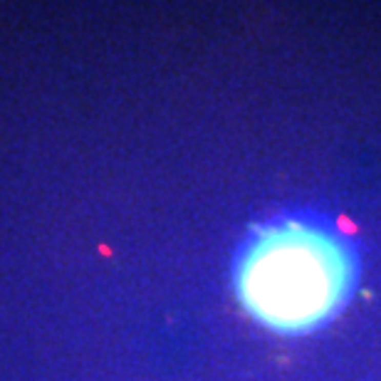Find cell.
<instances>
[{
	"instance_id": "6da1fadb",
	"label": "cell",
	"mask_w": 381,
	"mask_h": 381,
	"mask_svg": "<svg viewBox=\"0 0 381 381\" xmlns=\"http://www.w3.org/2000/svg\"><path fill=\"white\" fill-rule=\"evenodd\" d=\"M356 283L352 233L317 211L277 213L250 228L233 263L240 307L285 337L329 325L349 305Z\"/></svg>"
}]
</instances>
